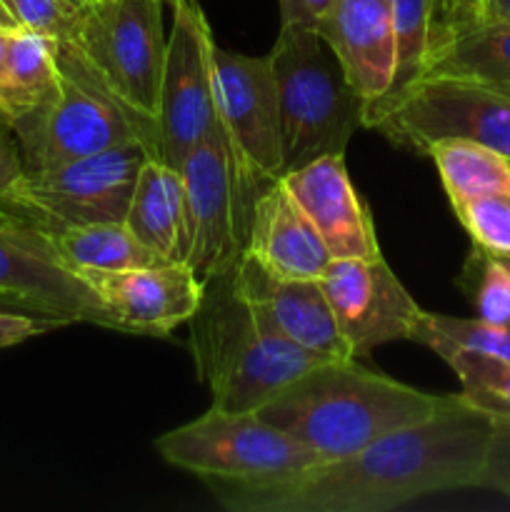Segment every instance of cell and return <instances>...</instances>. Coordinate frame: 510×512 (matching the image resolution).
<instances>
[{
    "label": "cell",
    "mask_w": 510,
    "mask_h": 512,
    "mask_svg": "<svg viewBox=\"0 0 510 512\" xmlns=\"http://www.w3.org/2000/svg\"><path fill=\"white\" fill-rule=\"evenodd\" d=\"M490 433L493 418L455 393L428 420L393 430L350 458L283 478L205 485L230 512H388L425 495L475 488Z\"/></svg>",
    "instance_id": "6da1fadb"
},
{
    "label": "cell",
    "mask_w": 510,
    "mask_h": 512,
    "mask_svg": "<svg viewBox=\"0 0 510 512\" xmlns=\"http://www.w3.org/2000/svg\"><path fill=\"white\" fill-rule=\"evenodd\" d=\"M445 398L348 358L315 365L258 413L298 440L318 463H330L360 453L393 430L423 423L438 413Z\"/></svg>",
    "instance_id": "7a4b0ae2"
},
{
    "label": "cell",
    "mask_w": 510,
    "mask_h": 512,
    "mask_svg": "<svg viewBox=\"0 0 510 512\" xmlns=\"http://www.w3.org/2000/svg\"><path fill=\"white\" fill-rule=\"evenodd\" d=\"M58 80L40 108L15 120L25 170H43L143 140L155 155V123L135 113L105 83L73 40L55 48Z\"/></svg>",
    "instance_id": "3957f363"
},
{
    "label": "cell",
    "mask_w": 510,
    "mask_h": 512,
    "mask_svg": "<svg viewBox=\"0 0 510 512\" xmlns=\"http://www.w3.org/2000/svg\"><path fill=\"white\" fill-rule=\"evenodd\" d=\"M268 58L278 88L283 173L323 155H345L363 128V100L333 50L315 28L280 25Z\"/></svg>",
    "instance_id": "277c9868"
},
{
    "label": "cell",
    "mask_w": 510,
    "mask_h": 512,
    "mask_svg": "<svg viewBox=\"0 0 510 512\" xmlns=\"http://www.w3.org/2000/svg\"><path fill=\"white\" fill-rule=\"evenodd\" d=\"M225 293L215 308H200L195 315L200 320L190 338L193 358L215 408L258 413L280 390L328 358L260 323L230 288Z\"/></svg>",
    "instance_id": "5b68a950"
},
{
    "label": "cell",
    "mask_w": 510,
    "mask_h": 512,
    "mask_svg": "<svg viewBox=\"0 0 510 512\" xmlns=\"http://www.w3.org/2000/svg\"><path fill=\"white\" fill-rule=\"evenodd\" d=\"M153 155L143 140L43 170H23L0 195V213L38 235L93 223H125L140 168Z\"/></svg>",
    "instance_id": "8992f818"
},
{
    "label": "cell",
    "mask_w": 510,
    "mask_h": 512,
    "mask_svg": "<svg viewBox=\"0 0 510 512\" xmlns=\"http://www.w3.org/2000/svg\"><path fill=\"white\" fill-rule=\"evenodd\" d=\"M155 450L165 463L193 473L203 483H253L318 465L310 450L255 410L235 413L215 405L200 418L160 435Z\"/></svg>",
    "instance_id": "52a82bcc"
},
{
    "label": "cell",
    "mask_w": 510,
    "mask_h": 512,
    "mask_svg": "<svg viewBox=\"0 0 510 512\" xmlns=\"http://www.w3.org/2000/svg\"><path fill=\"white\" fill-rule=\"evenodd\" d=\"M213 90L240 200L253 213L260 190L283 175L278 88L270 58L233 53L215 45Z\"/></svg>",
    "instance_id": "ba28073f"
},
{
    "label": "cell",
    "mask_w": 510,
    "mask_h": 512,
    "mask_svg": "<svg viewBox=\"0 0 510 512\" xmlns=\"http://www.w3.org/2000/svg\"><path fill=\"white\" fill-rule=\"evenodd\" d=\"M165 0H93L75 13L73 40L105 83L155 123L165 63Z\"/></svg>",
    "instance_id": "9c48e42d"
},
{
    "label": "cell",
    "mask_w": 510,
    "mask_h": 512,
    "mask_svg": "<svg viewBox=\"0 0 510 512\" xmlns=\"http://www.w3.org/2000/svg\"><path fill=\"white\" fill-rule=\"evenodd\" d=\"M215 40L198 0H175L155 115V158L180 170L190 150L218 128Z\"/></svg>",
    "instance_id": "30bf717a"
},
{
    "label": "cell",
    "mask_w": 510,
    "mask_h": 512,
    "mask_svg": "<svg viewBox=\"0 0 510 512\" xmlns=\"http://www.w3.org/2000/svg\"><path fill=\"white\" fill-rule=\"evenodd\" d=\"M375 130L420 155L438 140H470L510 160V95L470 80L425 75Z\"/></svg>",
    "instance_id": "8fae6325"
},
{
    "label": "cell",
    "mask_w": 510,
    "mask_h": 512,
    "mask_svg": "<svg viewBox=\"0 0 510 512\" xmlns=\"http://www.w3.org/2000/svg\"><path fill=\"white\" fill-rule=\"evenodd\" d=\"M180 175L185 188L183 263L210 285L233 273L245 250L250 225L220 123L190 150L180 165Z\"/></svg>",
    "instance_id": "7c38bea8"
},
{
    "label": "cell",
    "mask_w": 510,
    "mask_h": 512,
    "mask_svg": "<svg viewBox=\"0 0 510 512\" xmlns=\"http://www.w3.org/2000/svg\"><path fill=\"white\" fill-rule=\"evenodd\" d=\"M0 305L63 325L115 330L88 280L65 268L43 235L5 213H0Z\"/></svg>",
    "instance_id": "4fadbf2b"
},
{
    "label": "cell",
    "mask_w": 510,
    "mask_h": 512,
    "mask_svg": "<svg viewBox=\"0 0 510 512\" xmlns=\"http://www.w3.org/2000/svg\"><path fill=\"white\" fill-rule=\"evenodd\" d=\"M340 335L355 360L395 340H413L420 305L378 258H333L320 275Z\"/></svg>",
    "instance_id": "5bb4252c"
},
{
    "label": "cell",
    "mask_w": 510,
    "mask_h": 512,
    "mask_svg": "<svg viewBox=\"0 0 510 512\" xmlns=\"http://www.w3.org/2000/svg\"><path fill=\"white\" fill-rule=\"evenodd\" d=\"M113 318L118 333L168 338L195 320L208 285L185 263H153L140 268L93 273L85 278Z\"/></svg>",
    "instance_id": "9a60e30c"
},
{
    "label": "cell",
    "mask_w": 510,
    "mask_h": 512,
    "mask_svg": "<svg viewBox=\"0 0 510 512\" xmlns=\"http://www.w3.org/2000/svg\"><path fill=\"white\" fill-rule=\"evenodd\" d=\"M228 288L250 315L293 340L300 348L328 360H348V343L340 335L320 280H285L265 273L258 263L240 255Z\"/></svg>",
    "instance_id": "2e32d148"
},
{
    "label": "cell",
    "mask_w": 510,
    "mask_h": 512,
    "mask_svg": "<svg viewBox=\"0 0 510 512\" xmlns=\"http://www.w3.org/2000/svg\"><path fill=\"white\" fill-rule=\"evenodd\" d=\"M315 33L363 100V118L388 95L398 65L390 0H330Z\"/></svg>",
    "instance_id": "e0dca14e"
},
{
    "label": "cell",
    "mask_w": 510,
    "mask_h": 512,
    "mask_svg": "<svg viewBox=\"0 0 510 512\" xmlns=\"http://www.w3.org/2000/svg\"><path fill=\"white\" fill-rule=\"evenodd\" d=\"M280 183L308 215L333 258H378L375 223L350 183L345 155L310 160L283 173Z\"/></svg>",
    "instance_id": "ac0fdd59"
},
{
    "label": "cell",
    "mask_w": 510,
    "mask_h": 512,
    "mask_svg": "<svg viewBox=\"0 0 510 512\" xmlns=\"http://www.w3.org/2000/svg\"><path fill=\"white\" fill-rule=\"evenodd\" d=\"M243 255L273 278L285 280H320L333 260L315 225L280 178L265 185L255 198Z\"/></svg>",
    "instance_id": "d6986e66"
},
{
    "label": "cell",
    "mask_w": 510,
    "mask_h": 512,
    "mask_svg": "<svg viewBox=\"0 0 510 512\" xmlns=\"http://www.w3.org/2000/svg\"><path fill=\"white\" fill-rule=\"evenodd\" d=\"M125 225L158 263H183L185 188L180 170L148 155L135 180Z\"/></svg>",
    "instance_id": "ffe728a7"
},
{
    "label": "cell",
    "mask_w": 510,
    "mask_h": 512,
    "mask_svg": "<svg viewBox=\"0 0 510 512\" xmlns=\"http://www.w3.org/2000/svg\"><path fill=\"white\" fill-rule=\"evenodd\" d=\"M425 75L470 80L510 95V23L485 20L448 38L433 53Z\"/></svg>",
    "instance_id": "44dd1931"
},
{
    "label": "cell",
    "mask_w": 510,
    "mask_h": 512,
    "mask_svg": "<svg viewBox=\"0 0 510 512\" xmlns=\"http://www.w3.org/2000/svg\"><path fill=\"white\" fill-rule=\"evenodd\" d=\"M390 8L398 43V65L388 95L365 113L363 128H375L390 108L423 78L440 43L438 0H390Z\"/></svg>",
    "instance_id": "7402d4cb"
},
{
    "label": "cell",
    "mask_w": 510,
    "mask_h": 512,
    "mask_svg": "<svg viewBox=\"0 0 510 512\" xmlns=\"http://www.w3.org/2000/svg\"><path fill=\"white\" fill-rule=\"evenodd\" d=\"M45 240L60 263L83 280L93 273H115L158 263L125 223L80 225L45 235Z\"/></svg>",
    "instance_id": "603a6c76"
},
{
    "label": "cell",
    "mask_w": 510,
    "mask_h": 512,
    "mask_svg": "<svg viewBox=\"0 0 510 512\" xmlns=\"http://www.w3.org/2000/svg\"><path fill=\"white\" fill-rule=\"evenodd\" d=\"M55 48H58L55 38L15 28L8 63L0 80V110L8 115L10 123L25 118L50 98L58 80Z\"/></svg>",
    "instance_id": "cb8c5ba5"
},
{
    "label": "cell",
    "mask_w": 510,
    "mask_h": 512,
    "mask_svg": "<svg viewBox=\"0 0 510 512\" xmlns=\"http://www.w3.org/2000/svg\"><path fill=\"white\" fill-rule=\"evenodd\" d=\"M450 205L498 188H510V160L470 140H438L428 148Z\"/></svg>",
    "instance_id": "d4e9b609"
},
{
    "label": "cell",
    "mask_w": 510,
    "mask_h": 512,
    "mask_svg": "<svg viewBox=\"0 0 510 512\" xmlns=\"http://www.w3.org/2000/svg\"><path fill=\"white\" fill-rule=\"evenodd\" d=\"M420 345H428L430 350L440 355L445 363L458 375L463 398L473 408L483 410L490 418L510 420V363L508 360L493 358V355L475 353V350L458 348L435 335H423Z\"/></svg>",
    "instance_id": "484cf974"
},
{
    "label": "cell",
    "mask_w": 510,
    "mask_h": 512,
    "mask_svg": "<svg viewBox=\"0 0 510 512\" xmlns=\"http://www.w3.org/2000/svg\"><path fill=\"white\" fill-rule=\"evenodd\" d=\"M458 288L473 303L475 318L510 328V273L495 255L473 245L458 278Z\"/></svg>",
    "instance_id": "4316f807"
},
{
    "label": "cell",
    "mask_w": 510,
    "mask_h": 512,
    "mask_svg": "<svg viewBox=\"0 0 510 512\" xmlns=\"http://www.w3.org/2000/svg\"><path fill=\"white\" fill-rule=\"evenodd\" d=\"M455 218L468 230L473 245L490 255H510V188L490 190L453 205Z\"/></svg>",
    "instance_id": "83f0119b"
},
{
    "label": "cell",
    "mask_w": 510,
    "mask_h": 512,
    "mask_svg": "<svg viewBox=\"0 0 510 512\" xmlns=\"http://www.w3.org/2000/svg\"><path fill=\"white\" fill-rule=\"evenodd\" d=\"M423 335H435V338L458 345V348L493 355V358L510 363V328H503V325L485 323L480 318H453V315L425 313L423 310L413 335L415 343Z\"/></svg>",
    "instance_id": "f1b7e54d"
},
{
    "label": "cell",
    "mask_w": 510,
    "mask_h": 512,
    "mask_svg": "<svg viewBox=\"0 0 510 512\" xmlns=\"http://www.w3.org/2000/svg\"><path fill=\"white\" fill-rule=\"evenodd\" d=\"M5 13L18 28L43 33L55 40H68L73 33L75 13L63 0H0Z\"/></svg>",
    "instance_id": "f546056e"
},
{
    "label": "cell",
    "mask_w": 510,
    "mask_h": 512,
    "mask_svg": "<svg viewBox=\"0 0 510 512\" xmlns=\"http://www.w3.org/2000/svg\"><path fill=\"white\" fill-rule=\"evenodd\" d=\"M478 490H493V493L510 498V420L493 418V433H490L485 463L480 470Z\"/></svg>",
    "instance_id": "4dcf8cb0"
},
{
    "label": "cell",
    "mask_w": 510,
    "mask_h": 512,
    "mask_svg": "<svg viewBox=\"0 0 510 512\" xmlns=\"http://www.w3.org/2000/svg\"><path fill=\"white\" fill-rule=\"evenodd\" d=\"M438 18L440 48V45L448 38H453V35L485 23V20H488V0H438Z\"/></svg>",
    "instance_id": "1f68e13d"
},
{
    "label": "cell",
    "mask_w": 510,
    "mask_h": 512,
    "mask_svg": "<svg viewBox=\"0 0 510 512\" xmlns=\"http://www.w3.org/2000/svg\"><path fill=\"white\" fill-rule=\"evenodd\" d=\"M55 328H65L60 320L40 318V315L23 313V310L0 308V350L13 348V345L25 343L40 333H50Z\"/></svg>",
    "instance_id": "d6a6232c"
},
{
    "label": "cell",
    "mask_w": 510,
    "mask_h": 512,
    "mask_svg": "<svg viewBox=\"0 0 510 512\" xmlns=\"http://www.w3.org/2000/svg\"><path fill=\"white\" fill-rule=\"evenodd\" d=\"M23 170L25 163L20 155L18 138H15V128L8 115L0 110V195L23 175Z\"/></svg>",
    "instance_id": "836d02e7"
},
{
    "label": "cell",
    "mask_w": 510,
    "mask_h": 512,
    "mask_svg": "<svg viewBox=\"0 0 510 512\" xmlns=\"http://www.w3.org/2000/svg\"><path fill=\"white\" fill-rule=\"evenodd\" d=\"M330 0H280V25L315 28Z\"/></svg>",
    "instance_id": "e575fe53"
},
{
    "label": "cell",
    "mask_w": 510,
    "mask_h": 512,
    "mask_svg": "<svg viewBox=\"0 0 510 512\" xmlns=\"http://www.w3.org/2000/svg\"><path fill=\"white\" fill-rule=\"evenodd\" d=\"M15 28L10 25H0V80H3L5 73V63H8V50H10V40H13Z\"/></svg>",
    "instance_id": "d590c367"
},
{
    "label": "cell",
    "mask_w": 510,
    "mask_h": 512,
    "mask_svg": "<svg viewBox=\"0 0 510 512\" xmlns=\"http://www.w3.org/2000/svg\"><path fill=\"white\" fill-rule=\"evenodd\" d=\"M488 20L510 23V0H488Z\"/></svg>",
    "instance_id": "8d00e7d4"
},
{
    "label": "cell",
    "mask_w": 510,
    "mask_h": 512,
    "mask_svg": "<svg viewBox=\"0 0 510 512\" xmlns=\"http://www.w3.org/2000/svg\"><path fill=\"white\" fill-rule=\"evenodd\" d=\"M0 25H10V28H18V25L13 23V18H10V15L5 13L3 5H0Z\"/></svg>",
    "instance_id": "74e56055"
},
{
    "label": "cell",
    "mask_w": 510,
    "mask_h": 512,
    "mask_svg": "<svg viewBox=\"0 0 510 512\" xmlns=\"http://www.w3.org/2000/svg\"><path fill=\"white\" fill-rule=\"evenodd\" d=\"M495 258H498V255H495ZM498 260L505 265V268H508V273H510V255H503V258H498Z\"/></svg>",
    "instance_id": "f35d334b"
},
{
    "label": "cell",
    "mask_w": 510,
    "mask_h": 512,
    "mask_svg": "<svg viewBox=\"0 0 510 512\" xmlns=\"http://www.w3.org/2000/svg\"><path fill=\"white\" fill-rule=\"evenodd\" d=\"M165 3H168V5H173V3H175V0H165Z\"/></svg>",
    "instance_id": "ab89813d"
},
{
    "label": "cell",
    "mask_w": 510,
    "mask_h": 512,
    "mask_svg": "<svg viewBox=\"0 0 510 512\" xmlns=\"http://www.w3.org/2000/svg\"><path fill=\"white\" fill-rule=\"evenodd\" d=\"M0 308H3V305H0ZM10 310H13V308H10Z\"/></svg>",
    "instance_id": "60d3db41"
}]
</instances>
